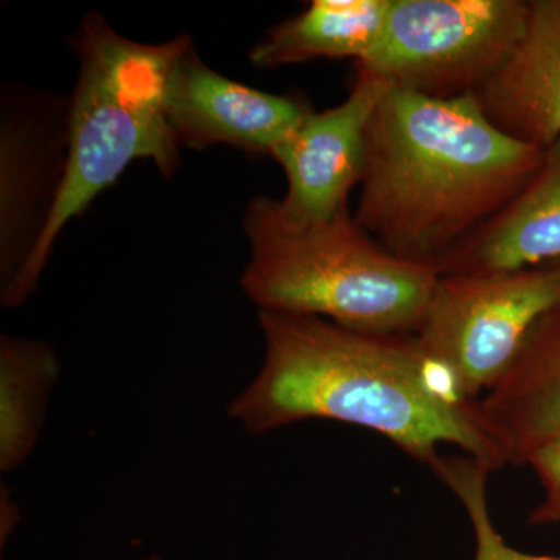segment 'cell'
Wrapping results in <instances>:
<instances>
[{
    "instance_id": "obj_1",
    "label": "cell",
    "mask_w": 560,
    "mask_h": 560,
    "mask_svg": "<svg viewBox=\"0 0 560 560\" xmlns=\"http://www.w3.org/2000/svg\"><path fill=\"white\" fill-rule=\"evenodd\" d=\"M265 355L230 416L261 434L302 420L352 423L434 463L452 444L489 471L504 466L477 401L420 348L416 335L368 334L316 316L259 312Z\"/></svg>"
},
{
    "instance_id": "obj_2",
    "label": "cell",
    "mask_w": 560,
    "mask_h": 560,
    "mask_svg": "<svg viewBox=\"0 0 560 560\" xmlns=\"http://www.w3.org/2000/svg\"><path fill=\"white\" fill-rule=\"evenodd\" d=\"M544 158L497 130L474 94L442 101L389 86L368 125L353 215L394 256L436 270Z\"/></svg>"
},
{
    "instance_id": "obj_3",
    "label": "cell",
    "mask_w": 560,
    "mask_h": 560,
    "mask_svg": "<svg viewBox=\"0 0 560 560\" xmlns=\"http://www.w3.org/2000/svg\"><path fill=\"white\" fill-rule=\"evenodd\" d=\"M191 46L187 36L162 44L125 38L91 14L77 39L79 80L68 116V154L49 212L27 259L3 287V304L16 307L38 285L55 242L69 221L90 208L132 162L149 160L165 176L179 164L168 120L173 70Z\"/></svg>"
},
{
    "instance_id": "obj_4",
    "label": "cell",
    "mask_w": 560,
    "mask_h": 560,
    "mask_svg": "<svg viewBox=\"0 0 560 560\" xmlns=\"http://www.w3.org/2000/svg\"><path fill=\"white\" fill-rule=\"evenodd\" d=\"M243 228L250 259L242 287L260 312L316 316L368 334H418L440 275L383 248L349 208L298 223L279 200L260 195Z\"/></svg>"
},
{
    "instance_id": "obj_5",
    "label": "cell",
    "mask_w": 560,
    "mask_h": 560,
    "mask_svg": "<svg viewBox=\"0 0 560 560\" xmlns=\"http://www.w3.org/2000/svg\"><path fill=\"white\" fill-rule=\"evenodd\" d=\"M529 0H390L381 39L360 68L431 98L475 94L510 60Z\"/></svg>"
},
{
    "instance_id": "obj_6",
    "label": "cell",
    "mask_w": 560,
    "mask_h": 560,
    "mask_svg": "<svg viewBox=\"0 0 560 560\" xmlns=\"http://www.w3.org/2000/svg\"><path fill=\"white\" fill-rule=\"evenodd\" d=\"M559 300L560 271L552 265L440 275L416 337L460 397L477 401L511 366L534 323Z\"/></svg>"
},
{
    "instance_id": "obj_7",
    "label": "cell",
    "mask_w": 560,
    "mask_h": 560,
    "mask_svg": "<svg viewBox=\"0 0 560 560\" xmlns=\"http://www.w3.org/2000/svg\"><path fill=\"white\" fill-rule=\"evenodd\" d=\"M389 84L357 66L355 81L340 105L312 113L271 153L289 183L280 209L298 223L330 219L348 208L364 168L366 131Z\"/></svg>"
},
{
    "instance_id": "obj_8",
    "label": "cell",
    "mask_w": 560,
    "mask_h": 560,
    "mask_svg": "<svg viewBox=\"0 0 560 560\" xmlns=\"http://www.w3.org/2000/svg\"><path fill=\"white\" fill-rule=\"evenodd\" d=\"M168 120L180 145L224 143L271 156L313 113L294 95L254 90L206 66L191 46L173 70Z\"/></svg>"
},
{
    "instance_id": "obj_9",
    "label": "cell",
    "mask_w": 560,
    "mask_h": 560,
    "mask_svg": "<svg viewBox=\"0 0 560 560\" xmlns=\"http://www.w3.org/2000/svg\"><path fill=\"white\" fill-rule=\"evenodd\" d=\"M504 466H523L560 438V300L530 327L499 382L477 400Z\"/></svg>"
},
{
    "instance_id": "obj_10",
    "label": "cell",
    "mask_w": 560,
    "mask_h": 560,
    "mask_svg": "<svg viewBox=\"0 0 560 560\" xmlns=\"http://www.w3.org/2000/svg\"><path fill=\"white\" fill-rule=\"evenodd\" d=\"M508 138L548 150L560 140V0H529L510 60L474 94Z\"/></svg>"
},
{
    "instance_id": "obj_11",
    "label": "cell",
    "mask_w": 560,
    "mask_h": 560,
    "mask_svg": "<svg viewBox=\"0 0 560 560\" xmlns=\"http://www.w3.org/2000/svg\"><path fill=\"white\" fill-rule=\"evenodd\" d=\"M560 260V140L521 191L438 264V275H490Z\"/></svg>"
},
{
    "instance_id": "obj_12",
    "label": "cell",
    "mask_w": 560,
    "mask_h": 560,
    "mask_svg": "<svg viewBox=\"0 0 560 560\" xmlns=\"http://www.w3.org/2000/svg\"><path fill=\"white\" fill-rule=\"evenodd\" d=\"M390 0H313L302 13L279 22L249 51L257 68L313 60L364 61L381 39Z\"/></svg>"
},
{
    "instance_id": "obj_13",
    "label": "cell",
    "mask_w": 560,
    "mask_h": 560,
    "mask_svg": "<svg viewBox=\"0 0 560 560\" xmlns=\"http://www.w3.org/2000/svg\"><path fill=\"white\" fill-rule=\"evenodd\" d=\"M58 372V359L49 346L2 335L0 469L3 474L21 467L35 448Z\"/></svg>"
},
{
    "instance_id": "obj_14",
    "label": "cell",
    "mask_w": 560,
    "mask_h": 560,
    "mask_svg": "<svg viewBox=\"0 0 560 560\" xmlns=\"http://www.w3.org/2000/svg\"><path fill=\"white\" fill-rule=\"evenodd\" d=\"M452 492L458 497L460 504L469 515L477 540L475 560H560V556H537L514 550L490 521L486 485L490 471L477 459L438 458L430 464Z\"/></svg>"
},
{
    "instance_id": "obj_15",
    "label": "cell",
    "mask_w": 560,
    "mask_h": 560,
    "mask_svg": "<svg viewBox=\"0 0 560 560\" xmlns=\"http://www.w3.org/2000/svg\"><path fill=\"white\" fill-rule=\"evenodd\" d=\"M539 475L545 500L530 514L534 525L560 523V438L544 445L530 456L529 463Z\"/></svg>"
},
{
    "instance_id": "obj_16",
    "label": "cell",
    "mask_w": 560,
    "mask_h": 560,
    "mask_svg": "<svg viewBox=\"0 0 560 560\" xmlns=\"http://www.w3.org/2000/svg\"><path fill=\"white\" fill-rule=\"evenodd\" d=\"M551 265H552V267L558 268V270L560 271V260L556 261V264H551Z\"/></svg>"
},
{
    "instance_id": "obj_17",
    "label": "cell",
    "mask_w": 560,
    "mask_h": 560,
    "mask_svg": "<svg viewBox=\"0 0 560 560\" xmlns=\"http://www.w3.org/2000/svg\"><path fill=\"white\" fill-rule=\"evenodd\" d=\"M145 560H161V559L156 558V556H153V558H149V559H145Z\"/></svg>"
}]
</instances>
